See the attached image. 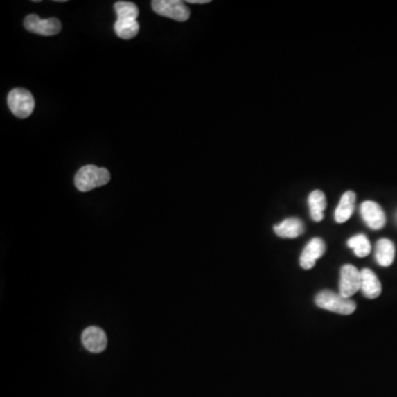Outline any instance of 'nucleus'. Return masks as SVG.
Returning a JSON list of instances; mask_svg holds the SVG:
<instances>
[{
    "instance_id": "9",
    "label": "nucleus",
    "mask_w": 397,
    "mask_h": 397,
    "mask_svg": "<svg viewBox=\"0 0 397 397\" xmlns=\"http://www.w3.org/2000/svg\"><path fill=\"white\" fill-rule=\"evenodd\" d=\"M326 253V243L321 238H316L305 246L303 253L300 255L299 264L303 270H308L315 267L317 261L324 256Z\"/></svg>"
},
{
    "instance_id": "18",
    "label": "nucleus",
    "mask_w": 397,
    "mask_h": 397,
    "mask_svg": "<svg viewBox=\"0 0 397 397\" xmlns=\"http://www.w3.org/2000/svg\"><path fill=\"white\" fill-rule=\"evenodd\" d=\"M189 3H210V0H188Z\"/></svg>"
},
{
    "instance_id": "13",
    "label": "nucleus",
    "mask_w": 397,
    "mask_h": 397,
    "mask_svg": "<svg viewBox=\"0 0 397 397\" xmlns=\"http://www.w3.org/2000/svg\"><path fill=\"white\" fill-rule=\"evenodd\" d=\"M395 246L392 240L381 238L376 246V260L382 267H389L394 262Z\"/></svg>"
},
{
    "instance_id": "10",
    "label": "nucleus",
    "mask_w": 397,
    "mask_h": 397,
    "mask_svg": "<svg viewBox=\"0 0 397 397\" xmlns=\"http://www.w3.org/2000/svg\"><path fill=\"white\" fill-rule=\"evenodd\" d=\"M361 292L369 299L378 298L382 292V285L378 276L369 268L361 270Z\"/></svg>"
},
{
    "instance_id": "6",
    "label": "nucleus",
    "mask_w": 397,
    "mask_h": 397,
    "mask_svg": "<svg viewBox=\"0 0 397 397\" xmlns=\"http://www.w3.org/2000/svg\"><path fill=\"white\" fill-rule=\"evenodd\" d=\"M24 25L29 33L40 35H58L62 29V25L57 18L41 19L40 17L37 15H29L26 17Z\"/></svg>"
},
{
    "instance_id": "14",
    "label": "nucleus",
    "mask_w": 397,
    "mask_h": 397,
    "mask_svg": "<svg viewBox=\"0 0 397 397\" xmlns=\"http://www.w3.org/2000/svg\"><path fill=\"white\" fill-rule=\"evenodd\" d=\"M308 204L311 219L315 222L322 221L324 218V210L327 208V200L324 192L321 190H315L311 192L308 197Z\"/></svg>"
},
{
    "instance_id": "17",
    "label": "nucleus",
    "mask_w": 397,
    "mask_h": 397,
    "mask_svg": "<svg viewBox=\"0 0 397 397\" xmlns=\"http://www.w3.org/2000/svg\"><path fill=\"white\" fill-rule=\"evenodd\" d=\"M114 7H115L118 19L137 20L139 10L135 3H128V1H117Z\"/></svg>"
},
{
    "instance_id": "16",
    "label": "nucleus",
    "mask_w": 397,
    "mask_h": 397,
    "mask_svg": "<svg viewBox=\"0 0 397 397\" xmlns=\"http://www.w3.org/2000/svg\"><path fill=\"white\" fill-rule=\"evenodd\" d=\"M348 246L353 249L354 254L358 257H367L371 253V243L369 238L364 234H358L352 236L348 240Z\"/></svg>"
},
{
    "instance_id": "12",
    "label": "nucleus",
    "mask_w": 397,
    "mask_h": 397,
    "mask_svg": "<svg viewBox=\"0 0 397 397\" xmlns=\"http://www.w3.org/2000/svg\"><path fill=\"white\" fill-rule=\"evenodd\" d=\"M355 199L357 195L351 190L344 192L341 197L340 202L335 209V219L338 223H344L351 218L355 208Z\"/></svg>"
},
{
    "instance_id": "19",
    "label": "nucleus",
    "mask_w": 397,
    "mask_h": 397,
    "mask_svg": "<svg viewBox=\"0 0 397 397\" xmlns=\"http://www.w3.org/2000/svg\"><path fill=\"white\" fill-rule=\"evenodd\" d=\"M396 219H397V214H396Z\"/></svg>"
},
{
    "instance_id": "8",
    "label": "nucleus",
    "mask_w": 397,
    "mask_h": 397,
    "mask_svg": "<svg viewBox=\"0 0 397 397\" xmlns=\"http://www.w3.org/2000/svg\"><path fill=\"white\" fill-rule=\"evenodd\" d=\"M360 213L365 224L372 230H381L387 223V216L383 209L374 201H365L360 206Z\"/></svg>"
},
{
    "instance_id": "15",
    "label": "nucleus",
    "mask_w": 397,
    "mask_h": 397,
    "mask_svg": "<svg viewBox=\"0 0 397 397\" xmlns=\"http://www.w3.org/2000/svg\"><path fill=\"white\" fill-rule=\"evenodd\" d=\"M114 29L119 38L130 40V39L135 38L138 35L139 24L137 20L117 19L114 25Z\"/></svg>"
},
{
    "instance_id": "2",
    "label": "nucleus",
    "mask_w": 397,
    "mask_h": 397,
    "mask_svg": "<svg viewBox=\"0 0 397 397\" xmlns=\"http://www.w3.org/2000/svg\"><path fill=\"white\" fill-rule=\"evenodd\" d=\"M315 303L319 308L326 309V310L333 311L339 315L353 314L357 305L351 298H344L340 294H335L331 290H322L317 294L315 298Z\"/></svg>"
},
{
    "instance_id": "1",
    "label": "nucleus",
    "mask_w": 397,
    "mask_h": 397,
    "mask_svg": "<svg viewBox=\"0 0 397 397\" xmlns=\"http://www.w3.org/2000/svg\"><path fill=\"white\" fill-rule=\"evenodd\" d=\"M109 182H111L109 171L106 168L96 167L94 165L84 166L74 177L76 189L81 192L91 191L98 186H105Z\"/></svg>"
},
{
    "instance_id": "11",
    "label": "nucleus",
    "mask_w": 397,
    "mask_h": 397,
    "mask_svg": "<svg viewBox=\"0 0 397 397\" xmlns=\"http://www.w3.org/2000/svg\"><path fill=\"white\" fill-rule=\"evenodd\" d=\"M274 232L279 238H294L305 232V227L301 220L297 218H290V219L284 220L279 224L275 225Z\"/></svg>"
},
{
    "instance_id": "5",
    "label": "nucleus",
    "mask_w": 397,
    "mask_h": 397,
    "mask_svg": "<svg viewBox=\"0 0 397 397\" xmlns=\"http://www.w3.org/2000/svg\"><path fill=\"white\" fill-rule=\"evenodd\" d=\"M339 290L342 297L350 298L361 290V270L353 265H344L340 270Z\"/></svg>"
},
{
    "instance_id": "4",
    "label": "nucleus",
    "mask_w": 397,
    "mask_h": 397,
    "mask_svg": "<svg viewBox=\"0 0 397 397\" xmlns=\"http://www.w3.org/2000/svg\"><path fill=\"white\" fill-rule=\"evenodd\" d=\"M152 9L159 16L184 22L190 18V10L180 0H154Z\"/></svg>"
},
{
    "instance_id": "3",
    "label": "nucleus",
    "mask_w": 397,
    "mask_h": 397,
    "mask_svg": "<svg viewBox=\"0 0 397 397\" xmlns=\"http://www.w3.org/2000/svg\"><path fill=\"white\" fill-rule=\"evenodd\" d=\"M8 106L15 116L28 118L35 109V98L28 89L17 87L9 93Z\"/></svg>"
},
{
    "instance_id": "7",
    "label": "nucleus",
    "mask_w": 397,
    "mask_h": 397,
    "mask_svg": "<svg viewBox=\"0 0 397 397\" xmlns=\"http://www.w3.org/2000/svg\"><path fill=\"white\" fill-rule=\"evenodd\" d=\"M82 344L87 351L100 353L107 348V335L102 328L89 326L82 333Z\"/></svg>"
}]
</instances>
